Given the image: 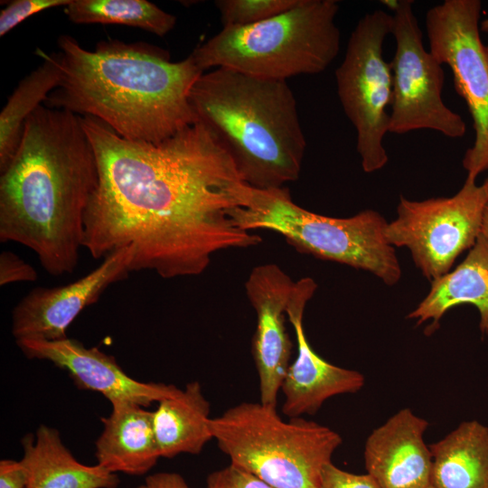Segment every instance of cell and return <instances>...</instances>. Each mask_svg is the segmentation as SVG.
<instances>
[{
	"label": "cell",
	"instance_id": "6da1fadb",
	"mask_svg": "<svg viewBox=\"0 0 488 488\" xmlns=\"http://www.w3.org/2000/svg\"><path fill=\"white\" fill-rule=\"evenodd\" d=\"M81 122L99 169L82 243L93 258L130 248L132 271L170 279L201 275L220 251L261 243L231 219L249 185L204 125L145 143L91 117Z\"/></svg>",
	"mask_w": 488,
	"mask_h": 488
},
{
	"label": "cell",
	"instance_id": "7a4b0ae2",
	"mask_svg": "<svg viewBox=\"0 0 488 488\" xmlns=\"http://www.w3.org/2000/svg\"><path fill=\"white\" fill-rule=\"evenodd\" d=\"M99 183L81 117L39 107L0 175V241L32 249L52 276L71 274L83 248L84 217Z\"/></svg>",
	"mask_w": 488,
	"mask_h": 488
},
{
	"label": "cell",
	"instance_id": "3957f363",
	"mask_svg": "<svg viewBox=\"0 0 488 488\" xmlns=\"http://www.w3.org/2000/svg\"><path fill=\"white\" fill-rule=\"evenodd\" d=\"M58 45L61 80L44 106L94 117L136 142L159 143L197 122L189 96L203 71L190 55L172 61L164 50L118 40L89 51L67 34Z\"/></svg>",
	"mask_w": 488,
	"mask_h": 488
},
{
	"label": "cell",
	"instance_id": "277c9868",
	"mask_svg": "<svg viewBox=\"0 0 488 488\" xmlns=\"http://www.w3.org/2000/svg\"><path fill=\"white\" fill-rule=\"evenodd\" d=\"M189 99L197 122L214 135L248 185L276 189L299 178L306 142L286 81L217 68L201 75Z\"/></svg>",
	"mask_w": 488,
	"mask_h": 488
},
{
	"label": "cell",
	"instance_id": "5b68a950",
	"mask_svg": "<svg viewBox=\"0 0 488 488\" xmlns=\"http://www.w3.org/2000/svg\"><path fill=\"white\" fill-rule=\"evenodd\" d=\"M335 0H300L290 10L246 26H227L190 56L204 72L223 68L249 76L285 80L318 74L336 58L341 33Z\"/></svg>",
	"mask_w": 488,
	"mask_h": 488
},
{
	"label": "cell",
	"instance_id": "8992f818",
	"mask_svg": "<svg viewBox=\"0 0 488 488\" xmlns=\"http://www.w3.org/2000/svg\"><path fill=\"white\" fill-rule=\"evenodd\" d=\"M230 216L243 230L277 232L299 252L371 272L387 286L400 279L395 248L385 236L388 222L373 210L349 218L327 217L295 203L286 187L249 186L244 204Z\"/></svg>",
	"mask_w": 488,
	"mask_h": 488
},
{
	"label": "cell",
	"instance_id": "52a82bcc",
	"mask_svg": "<svg viewBox=\"0 0 488 488\" xmlns=\"http://www.w3.org/2000/svg\"><path fill=\"white\" fill-rule=\"evenodd\" d=\"M210 428L230 464L274 488H321L323 468L343 442L328 427L301 417L285 421L261 402L230 408Z\"/></svg>",
	"mask_w": 488,
	"mask_h": 488
},
{
	"label": "cell",
	"instance_id": "ba28073f",
	"mask_svg": "<svg viewBox=\"0 0 488 488\" xmlns=\"http://www.w3.org/2000/svg\"><path fill=\"white\" fill-rule=\"evenodd\" d=\"M393 25V15L385 11L366 14L352 32L335 70L338 97L355 127L356 149L365 173L378 171L388 162L383 139L389 132L392 74L383 57V43Z\"/></svg>",
	"mask_w": 488,
	"mask_h": 488
},
{
	"label": "cell",
	"instance_id": "9c48e42d",
	"mask_svg": "<svg viewBox=\"0 0 488 488\" xmlns=\"http://www.w3.org/2000/svg\"><path fill=\"white\" fill-rule=\"evenodd\" d=\"M487 203L483 186L469 177L452 197H400L398 216L387 224L385 236L391 246L408 248L416 266L432 282L448 273L456 258L474 245Z\"/></svg>",
	"mask_w": 488,
	"mask_h": 488
},
{
	"label": "cell",
	"instance_id": "30bf717a",
	"mask_svg": "<svg viewBox=\"0 0 488 488\" xmlns=\"http://www.w3.org/2000/svg\"><path fill=\"white\" fill-rule=\"evenodd\" d=\"M479 0H445L426 14L429 52L449 66L457 93L472 116L475 138L465 154L467 177L488 169V64L481 42Z\"/></svg>",
	"mask_w": 488,
	"mask_h": 488
},
{
	"label": "cell",
	"instance_id": "8fae6325",
	"mask_svg": "<svg viewBox=\"0 0 488 488\" xmlns=\"http://www.w3.org/2000/svg\"><path fill=\"white\" fill-rule=\"evenodd\" d=\"M413 1L399 0L393 11L396 51L391 61L392 98L389 132L431 129L450 138L465 136L466 125L442 99V64L425 50Z\"/></svg>",
	"mask_w": 488,
	"mask_h": 488
},
{
	"label": "cell",
	"instance_id": "7c38bea8",
	"mask_svg": "<svg viewBox=\"0 0 488 488\" xmlns=\"http://www.w3.org/2000/svg\"><path fill=\"white\" fill-rule=\"evenodd\" d=\"M133 253L122 249L103 258L101 264L67 285L32 289L12 312V334L15 341H57L67 338V329L88 306L98 302L111 285L126 279Z\"/></svg>",
	"mask_w": 488,
	"mask_h": 488
},
{
	"label": "cell",
	"instance_id": "4fadbf2b",
	"mask_svg": "<svg viewBox=\"0 0 488 488\" xmlns=\"http://www.w3.org/2000/svg\"><path fill=\"white\" fill-rule=\"evenodd\" d=\"M295 281L277 265L255 267L245 283L246 294L257 315L252 340L260 401L276 407L293 343L286 327V309Z\"/></svg>",
	"mask_w": 488,
	"mask_h": 488
},
{
	"label": "cell",
	"instance_id": "5bb4252c",
	"mask_svg": "<svg viewBox=\"0 0 488 488\" xmlns=\"http://www.w3.org/2000/svg\"><path fill=\"white\" fill-rule=\"evenodd\" d=\"M317 289L311 277L295 281L286 309L294 327L297 354L282 380V412L291 418L314 415L328 399L355 393L364 385V376L355 371L332 364L319 356L308 343L303 325L305 308Z\"/></svg>",
	"mask_w": 488,
	"mask_h": 488
},
{
	"label": "cell",
	"instance_id": "9a60e30c",
	"mask_svg": "<svg viewBox=\"0 0 488 488\" xmlns=\"http://www.w3.org/2000/svg\"><path fill=\"white\" fill-rule=\"evenodd\" d=\"M16 344L29 359L48 361L68 372L76 386L97 391L110 403L132 402L147 407L177 395L181 389L162 382H143L128 376L115 358L76 339L19 340Z\"/></svg>",
	"mask_w": 488,
	"mask_h": 488
},
{
	"label": "cell",
	"instance_id": "2e32d148",
	"mask_svg": "<svg viewBox=\"0 0 488 488\" xmlns=\"http://www.w3.org/2000/svg\"><path fill=\"white\" fill-rule=\"evenodd\" d=\"M428 422L403 408L375 428L364 447L367 474L380 488H428L432 455L424 442Z\"/></svg>",
	"mask_w": 488,
	"mask_h": 488
},
{
	"label": "cell",
	"instance_id": "e0dca14e",
	"mask_svg": "<svg viewBox=\"0 0 488 488\" xmlns=\"http://www.w3.org/2000/svg\"><path fill=\"white\" fill-rule=\"evenodd\" d=\"M102 418L103 430L96 441L97 465L105 470L143 475L161 457L154 430V411L127 401L111 403Z\"/></svg>",
	"mask_w": 488,
	"mask_h": 488
},
{
	"label": "cell",
	"instance_id": "ac0fdd59",
	"mask_svg": "<svg viewBox=\"0 0 488 488\" xmlns=\"http://www.w3.org/2000/svg\"><path fill=\"white\" fill-rule=\"evenodd\" d=\"M25 488H117L119 478L99 465L80 463L55 428L41 425L22 439Z\"/></svg>",
	"mask_w": 488,
	"mask_h": 488
},
{
	"label": "cell",
	"instance_id": "d6986e66",
	"mask_svg": "<svg viewBox=\"0 0 488 488\" xmlns=\"http://www.w3.org/2000/svg\"><path fill=\"white\" fill-rule=\"evenodd\" d=\"M472 304L479 311V327L488 336V239L482 233L466 258L454 271L431 282L427 296L408 314L417 324L431 321L427 334L439 327V321L452 307Z\"/></svg>",
	"mask_w": 488,
	"mask_h": 488
},
{
	"label": "cell",
	"instance_id": "ffe728a7",
	"mask_svg": "<svg viewBox=\"0 0 488 488\" xmlns=\"http://www.w3.org/2000/svg\"><path fill=\"white\" fill-rule=\"evenodd\" d=\"M429 448L433 488H488L487 426L464 421Z\"/></svg>",
	"mask_w": 488,
	"mask_h": 488
},
{
	"label": "cell",
	"instance_id": "44dd1931",
	"mask_svg": "<svg viewBox=\"0 0 488 488\" xmlns=\"http://www.w3.org/2000/svg\"><path fill=\"white\" fill-rule=\"evenodd\" d=\"M210 403L198 381L158 402L154 411V430L161 457L198 455L212 438Z\"/></svg>",
	"mask_w": 488,
	"mask_h": 488
},
{
	"label": "cell",
	"instance_id": "7402d4cb",
	"mask_svg": "<svg viewBox=\"0 0 488 488\" xmlns=\"http://www.w3.org/2000/svg\"><path fill=\"white\" fill-rule=\"evenodd\" d=\"M38 52L42 62L19 82L0 113V173L8 166L19 146L25 121L43 105L61 80L59 53Z\"/></svg>",
	"mask_w": 488,
	"mask_h": 488
},
{
	"label": "cell",
	"instance_id": "603a6c76",
	"mask_svg": "<svg viewBox=\"0 0 488 488\" xmlns=\"http://www.w3.org/2000/svg\"><path fill=\"white\" fill-rule=\"evenodd\" d=\"M64 12L75 23L126 25L161 37L176 23L174 14L146 0H71Z\"/></svg>",
	"mask_w": 488,
	"mask_h": 488
},
{
	"label": "cell",
	"instance_id": "cb8c5ba5",
	"mask_svg": "<svg viewBox=\"0 0 488 488\" xmlns=\"http://www.w3.org/2000/svg\"><path fill=\"white\" fill-rule=\"evenodd\" d=\"M300 0H217L223 27L258 23L295 7Z\"/></svg>",
	"mask_w": 488,
	"mask_h": 488
},
{
	"label": "cell",
	"instance_id": "d4e9b609",
	"mask_svg": "<svg viewBox=\"0 0 488 488\" xmlns=\"http://www.w3.org/2000/svg\"><path fill=\"white\" fill-rule=\"evenodd\" d=\"M71 0H14L0 12V36L3 37L25 19L48 9L67 6Z\"/></svg>",
	"mask_w": 488,
	"mask_h": 488
},
{
	"label": "cell",
	"instance_id": "484cf974",
	"mask_svg": "<svg viewBox=\"0 0 488 488\" xmlns=\"http://www.w3.org/2000/svg\"><path fill=\"white\" fill-rule=\"evenodd\" d=\"M206 488H274L253 474L232 464L210 474Z\"/></svg>",
	"mask_w": 488,
	"mask_h": 488
},
{
	"label": "cell",
	"instance_id": "4316f807",
	"mask_svg": "<svg viewBox=\"0 0 488 488\" xmlns=\"http://www.w3.org/2000/svg\"><path fill=\"white\" fill-rule=\"evenodd\" d=\"M321 488H380L368 474H356L335 466L332 462L324 465Z\"/></svg>",
	"mask_w": 488,
	"mask_h": 488
},
{
	"label": "cell",
	"instance_id": "83f0119b",
	"mask_svg": "<svg viewBox=\"0 0 488 488\" xmlns=\"http://www.w3.org/2000/svg\"><path fill=\"white\" fill-rule=\"evenodd\" d=\"M38 277L36 269L12 251L0 254V285L16 282H34Z\"/></svg>",
	"mask_w": 488,
	"mask_h": 488
},
{
	"label": "cell",
	"instance_id": "f1b7e54d",
	"mask_svg": "<svg viewBox=\"0 0 488 488\" xmlns=\"http://www.w3.org/2000/svg\"><path fill=\"white\" fill-rule=\"evenodd\" d=\"M26 483L27 476L21 460L0 461V488H25Z\"/></svg>",
	"mask_w": 488,
	"mask_h": 488
},
{
	"label": "cell",
	"instance_id": "f546056e",
	"mask_svg": "<svg viewBox=\"0 0 488 488\" xmlns=\"http://www.w3.org/2000/svg\"><path fill=\"white\" fill-rule=\"evenodd\" d=\"M137 488H191L177 473H156L148 475Z\"/></svg>",
	"mask_w": 488,
	"mask_h": 488
},
{
	"label": "cell",
	"instance_id": "4dcf8cb0",
	"mask_svg": "<svg viewBox=\"0 0 488 488\" xmlns=\"http://www.w3.org/2000/svg\"><path fill=\"white\" fill-rule=\"evenodd\" d=\"M481 233L488 239V203L483 211Z\"/></svg>",
	"mask_w": 488,
	"mask_h": 488
},
{
	"label": "cell",
	"instance_id": "1f68e13d",
	"mask_svg": "<svg viewBox=\"0 0 488 488\" xmlns=\"http://www.w3.org/2000/svg\"><path fill=\"white\" fill-rule=\"evenodd\" d=\"M481 30L488 33V16L482 22Z\"/></svg>",
	"mask_w": 488,
	"mask_h": 488
},
{
	"label": "cell",
	"instance_id": "d6a6232c",
	"mask_svg": "<svg viewBox=\"0 0 488 488\" xmlns=\"http://www.w3.org/2000/svg\"><path fill=\"white\" fill-rule=\"evenodd\" d=\"M482 186L483 188V191L485 192V195H486V198H487V201H488V177L486 178L484 183L482 184Z\"/></svg>",
	"mask_w": 488,
	"mask_h": 488
},
{
	"label": "cell",
	"instance_id": "836d02e7",
	"mask_svg": "<svg viewBox=\"0 0 488 488\" xmlns=\"http://www.w3.org/2000/svg\"><path fill=\"white\" fill-rule=\"evenodd\" d=\"M484 53H485V57H486L487 64H488V42H487V45L484 46Z\"/></svg>",
	"mask_w": 488,
	"mask_h": 488
},
{
	"label": "cell",
	"instance_id": "e575fe53",
	"mask_svg": "<svg viewBox=\"0 0 488 488\" xmlns=\"http://www.w3.org/2000/svg\"><path fill=\"white\" fill-rule=\"evenodd\" d=\"M428 488H433L431 485Z\"/></svg>",
	"mask_w": 488,
	"mask_h": 488
}]
</instances>
